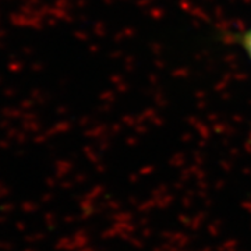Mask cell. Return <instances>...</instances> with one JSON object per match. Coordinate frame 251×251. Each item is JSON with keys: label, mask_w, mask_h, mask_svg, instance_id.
<instances>
[{"label": "cell", "mask_w": 251, "mask_h": 251, "mask_svg": "<svg viewBox=\"0 0 251 251\" xmlns=\"http://www.w3.org/2000/svg\"><path fill=\"white\" fill-rule=\"evenodd\" d=\"M240 42H242V46H243V49H244V52H246V54L249 56V59L251 60V28L250 29H247V31L243 34Z\"/></svg>", "instance_id": "cell-1"}]
</instances>
